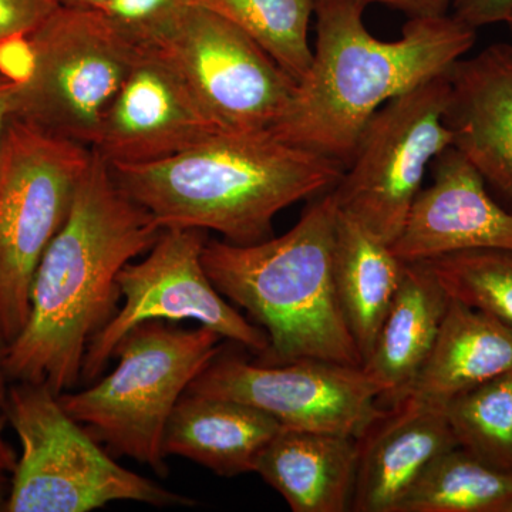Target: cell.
Returning a JSON list of instances; mask_svg holds the SVG:
<instances>
[{
  "mask_svg": "<svg viewBox=\"0 0 512 512\" xmlns=\"http://www.w3.org/2000/svg\"><path fill=\"white\" fill-rule=\"evenodd\" d=\"M161 232L93 151L69 217L37 266L26 325L5 346L6 377L57 396L73 389L90 340L119 311L117 276Z\"/></svg>",
  "mask_w": 512,
  "mask_h": 512,
  "instance_id": "obj_1",
  "label": "cell"
},
{
  "mask_svg": "<svg viewBox=\"0 0 512 512\" xmlns=\"http://www.w3.org/2000/svg\"><path fill=\"white\" fill-rule=\"evenodd\" d=\"M360 0H315L311 66L269 128L276 137L348 167L366 124L390 100L450 72L477 30L453 15L414 18L393 42L367 30Z\"/></svg>",
  "mask_w": 512,
  "mask_h": 512,
  "instance_id": "obj_2",
  "label": "cell"
},
{
  "mask_svg": "<svg viewBox=\"0 0 512 512\" xmlns=\"http://www.w3.org/2000/svg\"><path fill=\"white\" fill-rule=\"evenodd\" d=\"M110 167L161 229H210L237 245L272 238L279 212L332 191L346 170L271 130L222 131L156 163Z\"/></svg>",
  "mask_w": 512,
  "mask_h": 512,
  "instance_id": "obj_3",
  "label": "cell"
},
{
  "mask_svg": "<svg viewBox=\"0 0 512 512\" xmlns=\"http://www.w3.org/2000/svg\"><path fill=\"white\" fill-rule=\"evenodd\" d=\"M338 211L329 191L281 237L205 242L202 265L212 284L268 336L264 365L315 359L362 366L333 272Z\"/></svg>",
  "mask_w": 512,
  "mask_h": 512,
  "instance_id": "obj_4",
  "label": "cell"
},
{
  "mask_svg": "<svg viewBox=\"0 0 512 512\" xmlns=\"http://www.w3.org/2000/svg\"><path fill=\"white\" fill-rule=\"evenodd\" d=\"M148 320L114 350L116 369L89 389L57 396L64 412L106 444L114 456L134 458L167 476L164 434L171 413L212 360L222 336L205 326L181 329Z\"/></svg>",
  "mask_w": 512,
  "mask_h": 512,
  "instance_id": "obj_5",
  "label": "cell"
},
{
  "mask_svg": "<svg viewBox=\"0 0 512 512\" xmlns=\"http://www.w3.org/2000/svg\"><path fill=\"white\" fill-rule=\"evenodd\" d=\"M5 416L22 453L10 480L8 512H87L116 501L191 507L195 501L138 476L113 460L64 412L45 384L15 383Z\"/></svg>",
  "mask_w": 512,
  "mask_h": 512,
  "instance_id": "obj_6",
  "label": "cell"
},
{
  "mask_svg": "<svg viewBox=\"0 0 512 512\" xmlns=\"http://www.w3.org/2000/svg\"><path fill=\"white\" fill-rule=\"evenodd\" d=\"M93 150L10 117L0 146V333L26 325L37 266L62 229Z\"/></svg>",
  "mask_w": 512,
  "mask_h": 512,
  "instance_id": "obj_7",
  "label": "cell"
},
{
  "mask_svg": "<svg viewBox=\"0 0 512 512\" xmlns=\"http://www.w3.org/2000/svg\"><path fill=\"white\" fill-rule=\"evenodd\" d=\"M140 52L99 10L59 6L28 36L12 117L92 148Z\"/></svg>",
  "mask_w": 512,
  "mask_h": 512,
  "instance_id": "obj_8",
  "label": "cell"
},
{
  "mask_svg": "<svg viewBox=\"0 0 512 512\" xmlns=\"http://www.w3.org/2000/svg\"><path fill=\"white\" fill-rule=\"evenodd\" d=\"M448 97L447 73L384 104L332 190L339 210L389 247L402 232L427 168L453 146L444 120Z\"/></svg>",
  "mask_w": 512,
  "mask_h": 512,
  "instance_id": "obj_9",
  "label": "cell"
},
{
  "mask_svg": "<svg viewBox=\"0 0 512 512\" xmlns=\"http://www.w3.org/2000/svg\"><path fill=\"white\" fill-rule=\"evenodd\" d=\"M143 50L167 63L227 131L269 130L295 92V80L252 37L202 6H185Z\"/></svg>",
  "mask_w": 512,
  "mask_h": 512,
  "instance_id": "obj_10",
  "label": "cell"
},
{
  "mask_svg": "<svg viewBox=\"0 0 512 512\" xmlns=\"http://www.w3.org/2000/svg\"><path fill=\"white\" fill-rule=\"evenodd\" d=\"M205 242L207 235L201 229H163L143 261L121 269L117 282L124 303L87 346L82 369L86 382L96 380L124 336L148 320H192L255 355H264L269 346L264 330L227 302L205 272Z\"/></svg>",
  "mask_w": 512,
  "mask_h": 512,
  "instance_id": "obj_11",
  "label": "cell"
},
{
  "mask_svg": "<svg viewBox=\"0 0 512 512\" xmlns=\"http://www.w3.org/2000/svg\"><path fill=\"white\" fill-rule=\"evenodd\" d=\"M187 393L235 400L274 417L282 429L357 437L382 412V390L362 366L302 359L282 365L224 355L205 367Z\"/></svg>",
  "mask_w": 512,
  "mask_h": 512,
  "instance_id": "obj_12",
  "label": "cell"
},
{
  "mask_svg": "<svg viewBox=\"0 0 512 512\" xmlns=\"http://www.w3.org/2000/svg\"><path fill=\"white\" fill-rule=\"evenodd\" d=\"M224 130L180 76L141 49L104 111L93 151L109 165L150 164L184 153Z\"/></svg>",
  "mask_w": 512,
  "mask_h": 512,
  "instance_id": "obj_13",
  "label": "cell"
},
{
  "mask_svg": "<svg viewBox=\"0 0 512 512\" xmlns=\"http://www.w3.org/2000/svg\"><path fill=\"white\" fill-rule=\"evenodd\" d=\"M433 183L421 188L402 232L390 245L403 262H426L477 249L512 251V211L456 147L433 161Z\"/></svg>",
  "mask_w": 512,
  "mask_h": 512,
  "instance_id": "obj_14",
  "label": "cell"
},
{
  "mask_svg": "<svg viewBox=\"0 0 512 512\" xmlns=\"http://www.w3.org/2000/svg\"><path fill=\"white\" fill-rule=\"evenodd\" d=\"M356 443L355 512H399L426 468L457 447L444 407L409 396L382 407Z\"/></svg>",
  "mask_w": 512,
  "mask_h": 512,
  "instance_id": "obj_15",
  "label": "cell"
},
{
  "mask_svg": "<svg viewBox=\"0 0 512 512\" xmlns=\"http://www.w3.org/2000/svg\"><path fill=\"white\" fill-rule=\"evenodd\" d=\"M448 79L444 120L453 131V146L512 207V45L463 57Z\"/></svg>",
  "mask_w": 512,
  "mask_h": 512,
  "instance_id": "obj_16",
  "label": "cell"
},
{
  "mask_svg": "<svg viewBox=\"0 0 512 512\" xmlns=\"http://www.w3.org/2000/svg\"><path fill=\"white\" fill-rule=\"evenodd\" d=\"M450 296L426 262H404L402 281L363 370L380 387V407L409 392L429 359Z\"/></svg>",
  "mask_w": 512,
  "mask_h": 512,
  "instance_id": "obj_17",
  "label": "cell"
},
{
  "mask_svg": "<svg viewBox=\"0 0 512 512\" xmlns=\"http://www.w3.org/2000/svg\"><path fill=\"white\" fill-rule=\"evenodd\" d=\"M356 464L355 437L281 429L259 456L255 473L293 512H346L352 511Z\"/></svg>",
  "mask_w": 512,
  "mask_h": 512,
  "instance_id": "obj_18",
  "label": "cell"
},
{
  "mask_svg": "<svg viewBox=\"0 0 512 512\" xmlns=\"http://www.w3.org/2000/svg\"><path fill=\"white\" fill-rule=\"evenodd\" d=\"M282 426L249 404L185 392L164 434V454L188 458L212 473H255L256 463Z\"/></svg>",
  "mask_w": 512,
  "mask_h": 512,
  "instance_id": "obj_19",
  "label": "cell"
},
{
  "mask_svg": "<svg viewBox=\"0 0 512 512\" xmlns=\"http://www.w3.org/2000/svg\"><path fill=\"white\" fill-rule=\"evenodd\" d=\"M511 372L512 328L450 298L429 359L403 397L444 407L458 393Z\"/></svg>",
  "mask_w": 512,
  "mask_h": 512,
  "instance_id": "obj_20",
  "label": "cell"
},
{
  "mask_svg": "<svg viewBox=\"0 0 512 512\" xmlns=\"http://www.w3.org/2000/svg\"><path fill=\"white\" fill-rule=\"evenodd\" d=\"M403 269L404 262L389 245L338 211L333 272L340 306L363 362L372 352L402 281Z\"/></svg>",
  "mask_w": 512,
  "mask_h": 512,
  "instance_id": "obj_21",
  "label": "cell"
},
{
  "mask_svg": "<svg viewBox=\"0 0 512 512\" xmlns=\"http://www.w3.org/2000/svg\"><path fill=\"white\" fill-rule=\"evenodd\" d=\"M399 512H512V474L451 448L421 474Z\"/></svg>",
  "mask_w": 512,
  "mask_h": 512,
  "instance_id": "obj_22",
  "label": "cell"
},
{
  "mask_svg": "<svg viewBox=\"0 0 512 512\" xmlns=\"http://www.w3.org/2000/svg\"><path fill=\"white\" fill-rule=\"evenodd\" d=\"M255 40L296 83L312 63L309 25L315 0H192Z\"/></svg>",
  "mask_w": 512,
  "mask_h": 512,
  "instance_id": "obj_23",
  "label": "cell"
},
{
  "mask_svg": "<svg viewBox=\"0 0 512 512\" xmlns=\"http://www.w3.org/2000/svg\"><path fill=\"white\" fill-rule=\"evenodd\" d=\"M444 410L458 447L512 474V372L458 393Z\"/></svg>",
  "mask_w": 512,
  "mask_h": 512,
  "instance_id": "obj_24",
  "label": "cell"
},
{
  "mask_svg": "<svg viewBox=\"0 0 512 512\" xmlns=\"http://www.w3.org/2000/svg\"><path fill=\"white\" fill-rule=\"evenodd\" d=\"M426 264L451 299L512 328V251L457 252Z\"/></svg>",
  "mask_w": 512,
  "mask_h": 512,
  "instance_id": "obj_25",
  "label": "cell"
},
{
  "mask_svg": "<svg viewBox=\"0 0 512 512\" xmlns=\"http://www.w3.org/2000/svg\"><path fill=\"white\" fill-rule=\"evenodd\" d=\"M192 0H109L99 10L124 39L138 49L147 46Z\"/></svg>",
  "mask_w": 512,
  "mask_h": 512,
  "instance_id": "obj_26",
  "label": "cell"
},
{
  "mask_svg": "<svg viewBox=\"0 0 512 512\" xmlns=\"http://www.w3.org/2000/svg\"><path fill=\"white\" fill-rule=\"evenodd\" d=\"M57 8L56 0H0V49L32 35Z\"/></svg>",
  "mask_w": 512,
  "mask_h": 512,
  "instance_id": "obj_27",
  "label": "cell"
},
{
  "mask_svg": "<svg viewBox=\"0 0 512 512\" xmlns=\"http://www.w3.org/2000/svg\"><path fill=\"white\" fill-rule=\"evenodd\" d=\"M451 15L473 29L505 23L512 15V0H451Z\"/></svg>",
  "mask_w": 512,
  "mask_h": 512,
  "instance_id": "obj_28",
  "label": "cell"
},
{
  "mask_svg": "<svg viewBox=\"0 0 512 512\" xmlns=\"http://www.w3.org/2000/svg\"><path fill=\"white\" fill-rule=\"evenodd\" d=\"M369 5H384L400 10L409 19L436 18V16L448 15L451 9V0H360Z\"/></svg>",
  "mask_w": 512,
  "mask_h": 512,
  "instance_id": "obj_29",
  "label": "cell"
},
{
  "mask_svg": "<svg viewBox=\"0 0 512 512\" xmlns=\"http://www.w3.org/2000/svg\"><path fill=\"white\" fill-rule=\"evenodd\" d=\"M6 342L0 333V471L6 474H12L15 470L16 463H18V456H16L13 448L6 443L2 434V413L5 414L6 390L5 382L6 377L5 366H3V356H5Z\"/></svg>",
  "mask_w": 512,
  "mask_h": 512,
  "instance_id": "obj_30",
  "label": "cell"
},
{
  "mask_svg": "<svg viewBox=\"0 0 512 512\" xmlns=\"http://www.w3.org/2000/svg\"><path fill=\"white\" fill-rule=\"evenodd\" d=\"M16 80L0 69V146H2L3 133L6 124L13 114V101H15Z\"/></svg>",
  "mask_w": 512,
  "mask_h": 512,
  "instance_id": "obj_31",
  "label": "cell"
},
{
  "mask_svg": "<svg viewBox=\"0 0 512 512\" xmlns=\"http://www.w3.org/2000/svg\"><path fill=\"white\" fill-rule=\"evenodd\" d=\"M59 6L73 9H99L109 0H56Z\"/></svg>",
  "mask_w": 512,
  "mask_h": 512,
  "instance_id": "obj_32",
  "label": "cell"
},
{
  "mask_svg": "<svg viewBox=\"0 0 512 512\" xmlns=\"http://www.w3.org/2000/svg\"><path fill=\"white\" fill-rule=\"evenodd\" d=\"M6 476L8 474L0 471V512L6 511L8 508L10 481Z\"/></svg>",
  "mask_w": 512,
  "mask_h": 512,
  "instance_id": "obj_33",
  "label": "cell"
},
{
  "mask_svg": "<svg viewBox=\"0 0 512 512\" xmlns=\"http://www.w3.org/2000/svg\"><path fill=\"white\" fill-rule=\"evenodd\" d=\"M505 25L508 26V29H510V32H511V35H512V15L510 16V18L505 20Z\"/></svg>",
  "mask_w": 512,
  "mask_h": 512,
  "instance_id": "obj_34",
  "label": "cell"
}]
</instances>
